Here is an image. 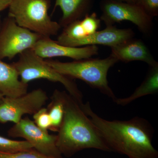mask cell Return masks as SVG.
I'll use <instances>...</instances> for the list:
<instances>
[{
    "mask_svg": "<svg viewBox=\"0 0 158 158\" xmlns=\"http://www.w3.org/2000/svg\"><path fill=\"white\" fill-rule=\"evenodd\" d=\"M81 107L112 152L129 158H158L152 143L153 128L146 119L137 116L126 121H110L94 113L89 102Z\"/></svg>",
    "mask_w": 158,
    "mask_h": 158,
    "instance_id": "1",
    "label": "cell"
},
{
    "mask_svg": "<svg viewBox=\"0 0 158 158\" xmlns=\"http://www.w3.org/2000/svg\"><path fill=\"white\" fill-rule=\"evenodd\" d=\"M61 96L64 115L56 145L62 155L70 157L89 148L112 152L77 102L65 91H61Z\"/></svg>",
    "mask_w": 158,
    "mask_h": 158,
    "instance_id": "2",
    "label": "cell"
},
{
    "mask_svg": "<svg viewBox=\"0 0 158 158\" xmlns=\"http://www.w3.org/2000/svg\"><path fill=\"white\" fill-rule=\"evenodd\" d=\"M49 65L63 75L81 80L115 101L117 98L109 85L108 71L118 62L110 56L105 59H88L62 62L46 59Z\"/></svg>",
    "mask_w": 158,
    "mask_h": 158,
    "instance_id": "3",
    "label": "cell"
},
{
    "mask_svg": "<svg viewBox=\"0 0 158 158\" xmlns=\"http://www.w3.org/2000/svg\"><path fill=\"white\" fill-rule=\"evenodd\" d=\"M51 0H12L8 16L20 27L46 37L57 35L61 27L48 15Z\"/></svg>",
    "mask_w": 158,
    "mask_h": 158,
    "instance_id": "4",
    "label": "cell"
},
{
    "mask_svg": "<svg viewBox=\"0 0 158 158\" xmlns=\"http://www.w3.org/2000/svg\"><path fill=\"white\" fill-rule=\"evenodd\" d=\"M11 64L17 70L23 83L28 84L32 81L40 79L59 82L63 85L67 92L80 106L84 104L83 94L73 79L55 70L32 49L26 50L20 54L18 60Z\"/></svg>",
    "mask_w": 158,
    "mask_h": 158,
    "instance_id": "5",
    "label": "cell"
},
{
    "mask_svg": "<svg viewBox=\"0 0 158 158\" xmlns=\"http://www.w3.org/2000/svg\"><path fill=\"white\" fill-rule=\"evenodd\" d=\"M101 20L106 26L114 25L124 21L131 22L137 26L144 35L149 36L153 29V19L136 4L116 0H102Z\"/></svg>",
    "mask_w": 158,
    "mask_h": 158,
    "instance_id": "6",
    "label": "cell"
},
{
    "mask_svg": "<svg viewBox=\"0 0 158 158\" xmlns=\"http://www.w3.org/2000/svg\"><path fill=\"white\" fill-rule=\"evenodd\" d=\"M43 36L20 27L8 16L0 30V59L11 60L24 51L32 49Z\"/></svg>",
    "mask_w": 158,
    "mask_h": 158,
    "instance_id": "7",
    "label": "cell"
},
{
    "mask_svg": "<svg viewBox=\"0 0 158 158\" xmlns=\"http://www.w3.org/2000/svg\"><path fill=\"white\" fill-rule=\"evenodd\" d=\"M48 99L41 88L15 98L5 97L0 104V123H17L25 114L33 115L45 105Z\"/></svg>",
    "mask_w": 158,
    "mask_h": 158,
    "instance_id": "8",
    "label": "cell"
},
{
    "mask_svg": "<svg viewBox=\"0 0 158 158\" xmlns=\"http://www.w3.org/2000/svg\"><path fill=\"white\" fill-rule=\"evenodd\" d=\"M8 135L13 138H24L33 145L34 149L45 155L63 158L57 147V135L43 131L29 117L22 118L15 123L8 131Z\"/></svg>",
    "mask_w": 158,
    "mask_h": 158,
    "instance_id": "9",
    "label": "cell"
},
{
    "mask_svg": "<svg viewBox=\"0 0 158 158\" xmlns=\"http://www.w3.org/2000/svg\"><path fill=\"white\" fill-rule=\"evenodd\" d=\"M32 49L43 59L64 57L74 60L88 59L98 55V47L91 45L81 47H71L57 43L50 37H41Z\"/></svg>",
    "mask_w": 158,
    "mask_h": 158,
    "instance_id": "10",
    "label": "cell"
},
{
    "mask_svg": "<svg viewBox=\"0 0 158 158\" xmlns=\"http://www.w3.org/2000/svg\"><path fill=\"white\" fill-rule=\"evenodd\" d=\"M100 31L72 43L69 47H81L87 46L101 45L110 48L134 38L135 34L131 29H118L114 25L106 26Z\"/></svg>",
    "mask_w": 158,
    "mask_h": 158,
    "instance_id": "11",
    "label": "cell"
},
{
    "mask_svg": "<svg viewBox=\"0 0 158 158\" xmlns=\"http://www.w3.org/2000/svg\"><path fill=\"white\" fill-rule=\"evenodd\" d=\"M110 56L118 61L127 62L141 61L149 67L158 64L144 42L134 38L111 48Z\"/></svg>",
    "mask_w": 158,
    "mask_h": 158,
    "instance_id": "12",
    "label": "cell"
},
{
    "mask_svg": "<svg viewBox=\"0 0 158 158\" xmlns=\"http://www.w3.org/2000/svg\"><path fill=\"white\" fill-rule=\"evenodd\" d=\"M19 75L12 64L0 59V90L5 97L15 98L27 92L28 84L19 79Z\"/></svg>",
    "mask_w": 158,
    "mask_h": 158,
    "instance_id": "13",
    "label": "cell"
},
{
    "mask_svg": "<svg viewBox=\"0 0 158 158\" xmlns=\"http://www.w3.org/2000/svg\"><path fill=\"white\" fill-rule=\"evenodd\" d=\"M94 2V0H56L52 13L57 7L60 8L62 15L59 24L64 28L90 13Z\"/></svg>",
    "mask_w": 158,
    "mask_h": 158,
    "instance_id": "14",
    "label": "cell"
},
{
    "mask_svg": "<svg viewBox=\"0 0 158 158\" xmlns=\"http://www.w3.org/2000/svg\"><path fill=\"white\" fill-rule=\"evenodd\" d=\"M158 91V64L150 67L145 79L132 94L125 98H116L114 102L119 106H125L140 98L155 94Z\"/></svg>",
    "mask_w": 158,
    "mask_h": 158,
    "instance_id": "15",
    "label": "cell"
},
{
    "mask_svg": "<svg viewBox=\"0 0 158 158\" xmlns=\"http://www.w3.org/2000/svg\"><path fill=\"white\" fill-rule=\"evenodd\" d=\"M51 101L48 106V111L51 120L50 130L58 132L64 115V108L61 96V90L56 89L51 96Z\"/></svg>",
    "mask_w": 158,
    "mask_h": 158,
    "instance_id": "16",
    "label": "cell"
},
{
    "mask_svg": "<svg viewBox=\"0 0 158 158\" xmlns=\"http://www.w3.org/2000/svg\"><path fill=\"white\" fill-rule=\"evenodd\" d=\"M33 148V145L28 141H15L0 136V152L15 153Z\"/></svg>",
    "mask_w": 158,
    "mask_h": 158,
    "instance_id": "17",
    "label": "cell"
},
{
    "mask_svg": "<svg viewBox=\"0 0 158 158\" xmlns=\"http://www.w3.org/2000/svg\"><path fill=\"white\" fill-rule=\"evenodd\" d=\"M81 21L88 36L98 31L100 27L102 21L95 12H93L91 14L86 15L81 19Z\"/></svg>",
    "mask_w": 158,
    "mask_h": 158,
    "instance_id": "18",
    "label": "cell"
},
{
    "mask_svg": "<svg viewBox=\"0 0 158 158\" xmlns=\"http://www.w3.org/2000/svg\"><path fill=\"white\" fill-rule=\"evenodd\" d=\"M33 115L36 125L43 131L48 132L51 127V120L47 108H41Z\"/></svg>",
    "mask_w": 158,
    "mask_h": 158,
    "instance_id": "19",
    "label": "cell"
},
{
    "mask_svg": "<svg viewBox=\"0 0 158 158\" xmlns=\"http://www.w3.org/2000/svg\"><path fill=\"white\" fill-rule=\"evenodd\" d=\"M0 158H55L39 152L34 148L15 153L0 152Z\"/></svg>",
    "mask_w": 158,
    "mask_h": 158,
    "instance_id": "20",
    "label": "cell"
},
{
    "mask_svg": "<svg viewBox=\"0 0 158 158\" xmlns=\"http://www.w3.org/2000/svg\"><path fill=\"white\" fill-rule=\"evenodd\" d=\"M135 4L153 18L158 15V0H136Z\"/></svg>",
    "mask_w": 158,
    "mask_h": 158,
    "instance_id": "21",
    "label": "cell"
},
{
    "mask_svg": "<svg viewBox=\"0 0 158 158\" xmlns=\"http://www.w3.org/2000/svg\"><path fill=\"white\" fill-rule=\"evenodd\" d=\"M12 0H0V12L9 8Z\"/></svg>",
    "mask_w": 158,
    "mask_h": 158,
    "instance_id": "22",
    "label": "cell"
},
{
    "mask_svg": "<svg viewBox=\"0 0 158 158\" xmlns=\"http://www.w3.org/2000/svg\"><path fill=\"white\" fill-rule=\"evenodd\" d=\"M116 1H119V2H124L131 4H135L136 0H116Z\"/></svg>",
    "mask_w": 158,
    "mask_h": 158,
    "instance_id": "23",
    "label": "cell"
},
{
    "mask_svg": "<svg viewBox=\"0 0 158 158\" xmlns=\"http://www.w3.org/2000/svg\"><path fill=\"white\" fill-rule=\"evenodd\" d=\"M5 97V96H4V94H3V93L1 92V90H0V104L2 103V101L3 98Z\"/></svg>",
    "mask_w": 158,
    "mask_h": 158,
    "instance_id": "24",
    "label": "cell"
},
{
    "mask_svg": "<svg viewBox=\"0 0 158 158\" xmlns=\"http://www.w3.org/2000/svg\"><path fill=\"white\" fill-rule=\"evenodd\" d=\"M2 22L1 19H0V30H1V27H2Z\"/></svg>",
    "mask_w": 158,
    "mask_h": 158,
    "instance_id": "25",
    "label": "cell"
}]
</instances>
